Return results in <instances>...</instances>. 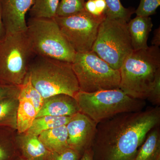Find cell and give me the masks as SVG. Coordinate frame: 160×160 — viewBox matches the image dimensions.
I'll return each instance as SVG.
<instances>
[{"instance_id":"obj_1","label":"cell","mask_w":160,"mask_h":160,"mask_svg":"<svg viewBox=\"0 0 160 160\" xmlns=\"http://www.w3.org/2000/svg\"><path fill=\"white\" fill-rule=\"evenodd\" d=\"M160 123V108L125 112L98 123L91 148L94 160H134L149 131Z\"/></svg>"},{"instance_id":"obj_2","label":"cell","mask_w":160,"mask_h":160,"mask_svg":"<svg viewBox=\"0 0 160 160\" xmlns=\"http://www.w3.org/2000/svg\"><path fill=\"white\" fill-rule=\"evenodd\" d=\"M119 71V89L135 99L147 100L160 73L159 47L152 46L133 50L124 60Z\"/></svg>"},{"instance_id":"obj_3","label":"cell","mask_w":160,"mask_h":160,"mask_svg":"<svg viewBox=\"0 0 160 160\" xmlns=\"http://www.w3.org/2000/svg\"><path fill=\"white\" fill-rule=\"evenodd\" d=\"M27 75L44 99L59 94L74 98L80 91L71 63L35 56Z\"/></svg>"},{"instance_id":"obj_4","label":"cell","mask_w":160,"mask_h":160,"mask_svg":"<svg viewBox=\"0 0 160 160\" xmlns=\"http://www.w3.org/2000/svg\"><path fill=\"white\" fill-rule=\"evenodd\" d=\"M74 98L80 112L97 124L123 112L141 111L146 106L145 100L132 98L119 88L93 92L79 91Z\"/></svg>"},{"instance_id":"obj_5","label":"cell","mask_w":160,"mask_h":160,"mask_svg":"<svg viewBox=\"0 0 160 160\" xmlns=\"http://www.w3.org/2000/svg\"><path fill=\"white\" fill-rule=\"evenodd\" d=\"M36 56L72 63L76 52L54 18H30L25 31Z\"/></svg>"},{"instance_id":"obj_6","label":"cell","mask_w":160,"mask_h":160,"mask_svg":"<svg viewBox=\"0 0 160 160\" xmlns=\"http://www.w3.org/2000/svg\"><path fill=\"white\" fill-rule=\"evenodd\" d=\"M35 56L25 32L6 34L0 41V81L21 86Z\"/></svg>"},{"instance_id":"obj_7","label":"cell","mask_w":160,"mask_h":160,"mask_svg":"<svg viewBox=\"0 0 160 160\" xmlns=\"http://www.w3.org/2000/svg\"><path fill=\"white\" fill-rule=\"evenodd\" d=\"M71 64L80 91L93 92L119 88V70L112 68L94 52H76Z\"/></svg>"},{"instance_id":"obj_8","label":"cell","mask_w":160,"mask_h":160,"mask_svg":"<svg viewBox=\"0 0 160 160\" xmlns=\"http://www.w3.org/2000/svg\"><path fill=\"white\" fill-rule=\"evenodd\" d=\"M127 23L106 18L100 24L92 49L112 68L117 70L133 51Z\"/></svg>"},{"instance_id":"obj_9","label":"cell","mask_w":160,"mask_h":160,"mask_svg":"<svg viewBox=\"0 0 160 160\" xmlns=\"http://www.w3.org/2000/svg\"><path fill=\"white\" fill-rule=\"evenodd\" d=\"M55 19L63 35L76 52L92 51L100 24L105 19L94 17L85 10Z\"/></svg>"},{"instance_id":"obj_10","label":"cell","mask_w":160,"mask_h":160,"mask_svg":"<svg viewBox=\"0 0 160 160\" xmlns=\"http://www.w3.org/2000/svg\"><path fill=\"white\" fill-rule=\"evenodd\" d=\"M97 124L80 112L72 116L66 125L69 148L82 155L91 148Z\"/></svg>"},{"instance_id":"obj_11","label":"cell","mask_w":160,"mask_h":160,"mask_svg":"<svg viewBox=\"0 0 160 160\" xmlns=\"http://www.w3.org/2000/svg\"><path fill=\"white\" fill-rule=\"evenodd\" d=\"M33 3L34 0H2L3 20L6 34L26 31V15Z\"/></svg>"},{"instance_id":"obj_12","label":"cell","mask_w":160,"mask_h":160,"mask_svg":"<svg viewBox=\"0 0 160 160\" xmlns=\"http://www.w3.org/2000/svg\"><path fill=\"white\" fill-rule=\"evenodd\" d=\"M79 112L75 98L68 95L59 94L44 99L42 106L36 118L45 116L71 117Z\"/></svg>"},{"instance_id":"obj_13","label":"cell","mask_w":160,"mask_h":160,"mask_svg":"<svg viewBox=\"0 0 160 160\" xmlns=\"http://www.w3.org/2000/svg\"><path fill=\"white\" fill-rule=\"evenodd\" d=\"M20 156L31 160H50L52 153L49 151L38 137L25 135L16 142Z\"/></svg>"},{"instance_id":"obj_14","label":"cell","mask_w":160,"mask_h":160,"mask_svg":"<svg viewBox=\"0 0 160 160\" xmlns=\"http://www.w3.org/2000/svg\"><path fill=\"white\" fill-rule=\"evenodd\" d=\"M127 25L133 50L147 48V41L153 27L151 18L137 16L129 20Z\"/></svg>"},{"instance_id":"obj_15","label":"cell","mask_w":160,"mask_h":160,"mask_svg":"<svg viewBox=\"0 0 160 160\" xmlns=\"http://www.w3.org/2000/svg\"><path fill=\"white\" fill-rule=\"evenodd\" d=\"M38 137L46 149L53 153L69 148L66 125L43 132Z\"/></svg>"},{"instance_id":"obj_16","label":"cell","mask_w":160,"mask_h":160,"mask_svg":"<svg viewBox=\"0 0 160 160\" xmlns=\"http://www.w3.org/2000/svg\"><path fill=\"white\" fill-rule=\"evenodd\" d=\"M134 160H160V132L158 126L149 131Z\"/></svg>"},{"instance_id":"obj_17","label":"cell","mask_w":160,"mask_h":160,"mask_svg":"<svg viewBox=\"0 0 160 160\" xmlns=\"http://www.w3.org/2000/svg\"><path fill=\"white\" fill-rule=\"evenodd\" d=\"M19 100L16 117V129L19 133H24L30 128L37 115L31 101L26 98Z\"/></svg>"},{"instance_id":"obj_18","label":"cell","mask_w":160,"mask_h":160,"mask_svg":"<svg viewBox=\"0 0 160 160\" xmlns=\"http://www.w3.org/2000/svg\"><path fill=\"white\" fill-rule=\"evenodd\" d=\"M72 117L45 116L36 118L26 134L38 136L43 132L67 125Z\"/></svg>"},{"instance_id":"obj_19","label":"cell","mask_w":160,"mask_h":160,"mask_svg":"<svg viewBox=\"0 0 160 160\" xmlns=\"http://www.w3.org/2000/svg\"><path fill=\"white\" fill-rule=\"evenodd\" d=\"M18 103V96L0 101V126L14 127Z\"/></svg>"},{"instance_id":"obj_20","label":"cell","mask_w":160,"mask_h":160,"mask_svg":"<svg viewBox=\"0 0 160 160\" xmlns=\"http://www.w3.org/2000/svg\"><path fill=\"white\" fill-rule=\"evenodd\" d=\"M9 135V127L0 126V160H16L19 156L16 144Z\"/></svg>"},{"instance_id":"obj_21","label":"cell","mask_w":160,"mask_h":160,"mask_svg":"<svg viewBox=\"0 0 160 160\" xmlns=\"http://www.w3.org/2000/svg\"><path fill=\"white\" fill-rule=\"evenodd\" d=\"M60 0H34L29 10L30 18H54Z\"/></svg>"},{"instance_id":"obj_22","label":"cell","mask_w":160,"mask_h":160,"mask_svg":"<svg viewBox=\"0 0 160 160\" xmlns=\"http://www.w3.org/2000/svg\"><path fill=\"white\" fill-rule=\"evenodd\" d=\"M19 88L18 98H26L31 101L38 113L42 106L44 99L32 85L28 75H26L22 84L19 86Z\"/></svg>"},{"instance_id":"obj_23","label":"cell","mask_w":160,"mask_h":160,"mask_svg":"<svg viewBox=\"0 0 160 160\" xmlns=\"http://www.w3.org/2000/svg\"><path fill=\"white\" fill-rule=\"evenodd\" d=\"M107 6L106 18L121 20L128 22L132 15L135 13L134 8H126L120 0H105Z\"/></svg>"},{"instance_id":"obj_24","label":"cell","mask_w":160,"mask_h":160,"mask_svg":"<svg viewBox=\"0 0 160 160\" xmlns=\"http://www.w3.org/2000/svg\"><path fill=\"white\" fill-rule=\"evenodd\" d=\"M86 0H60L56 17H66L84 10Z\"/></svg>"},{"instance_id":"obj_25","label":"cell","mask_w":160,"mask_h":160,"mask_svg":"<svg viewBox=\"0 0 160 160\" xmlns=\"http://www.w3.org/2000/svg\"><path fill=\"white\" fill-rule=\"evenodd\" d=\"M84 10L94 17L106 18L107 6L105 0H86Z\"/></svg>"},{"instance_id":"obj_26","label":"cell","mask_w":160,"mask_h":160,"mask_svg":"<svg viewBox=\"0 0 160 160\" xmlns=\"http://www.w3.org/2000/svg\"><path fill=\"white\" fill-rule=\"evenodd\" d=\"M160 6V0H140L138 9L135 13L138 16L149 17L155 14Z\"/></svg>"},{"instance_id":"obj_27","label":"cell","mask_w":160,"mask_h":160,"mask_svg":"<svg viewBox=\"0 0 160 160\" xmlns=\"http://www.w3.org/2000/svg\"><path fill=\"white\" fill-rule=\"evenodd\" d=\"M82 154L70 148L64 149L57 153H52L50 160H79Z\"/></svg>"},{"instance_id":"obj_28","label":"cell","mask_w":160,"mask_h":160,"mask_svg":"<svg viewBox=\"0 0 160 160\" xmlns=\"http://www.w3.org/2000/svg\"><path fill=\"white\" fill-rule=\"evenodd\" d=\"M19 86H11L0 81V101L7 98L18 96Z\"/></svg>"},{"instance_id":"obj_29","label":"cell","mask_w":160,"mask_h":160,"mask_svg":"<svg viewBox=\"0 0 160 160\" xmlns=\"http://www.w3.org/2000/svg\"><path fill=\"white\" fill-rule=\"evenodd\" d=\"M147 100L155 106L160 105V73L157 76Z\"/></svg>"},{"instance_id":"obj_30","label":"cell","mask_w":160,"mask_h":160,"mask_svg":"<svg viewBox=\"0 0 160 160\" xmlns=\"http://www.w3.org/2000/svg\"><path fill=\"white\" fill-rule=\"evenodd\" d=\"M6 31L3 20L2 0H0V41L6 37Z\"/></svg>"},{"instance_id":"obj_31","label":"cell","mask_w":160,"mask_h":160,"mask_svg":"<svg viewBox=\"0 0 160 160\" xmlns=\"http://www.w3.org/2000/svg\"><path fill=\"white\" fill-rule=\"evenodd\" d=\"M152 46L159 47L160 46V28H157L153 32V36L151 41Z\"/></svg>"},{"instance_id":"obj_32","label":"cell","mask_w":160,"mask_h":160,"mask_svg":"<svg viewBox=\"0 0 160 160\" xmlns=\"http://www.w3.org/2000/svg\"><path fill=\"white\" fill-rule=\"evenodd\" d=\"M79 160H94L91 147L84 151Z\"/></svg>"},{"instance_id":"obj_33","label":"cell","mask_w":160,"mask_h":160,"mask_svg":"<svg viewBox=\"0 0 160 160\" xmlns=\"http://www.w3.org/2000/svg\"><path fill=\"white\" fill-rule=\"evenodd\" d=\"M16 160H29V159H27L25 158H23L21 156H19L17 158V159Z\"/></svg>"}]
</instances>
